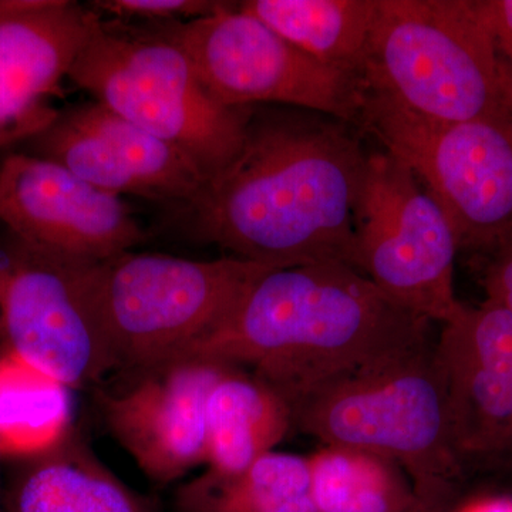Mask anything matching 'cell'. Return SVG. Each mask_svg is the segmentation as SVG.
Here are the masks:
<instances>
[{
	"mask_svg": "<svg viewBox=\"0 0 512 512\" xmlns=\"http://www.w3.org/2000/svg\"><path fill=\"white\" fill-rule=\"evenodd\" d=\"M362 131L315 111L254 106L235 156L181 208L194 238L276 266H353Z\"/></svg>",
	"mask_w": 512,
	"mask_h": 512,
	"instance_id": "6da1fadb",
	"label": "cell"
},
{
	"mask_svg": "<svg viewBox=\"0 0 512 512\" xmlns=\"http://www.w3.org/2000/svg\"><path fill=\"white\" fill-rule=\"evenodd\" d=\"M431 323L339 262L275 268L184 357L248 370L291 412L340 377L433 345Z\"/></svg>",
	"mask_w": 512,
	"mask_h": 512,
	"instance_id": "7a4b0ae2",
	"label": "cell"
},
{
	"mask_svg": "<svg viewBox=\"0 0 512 512\" xmlns=\"http://www.w3.org/2000/svg\"><path fill=\"white\" fill-rule=\"evenodd\" d=\"M360 87L439 123L510 114L507 64L481 0H376Z\"/></svg>",
	"mask_w": 512,
	"mask_h": 512,
	"instance_id": "3957f363",
	"label": "cell"
},
{
	"mask_svg": "<svg viewBox=\"0 0 512 512\" xmlns=\"http://www.w3.org/2000/svg\"><path fill=\"white\" fill-rule=\"evenodd\" d=\"M67 79L183 150L207 177L235 156L251 117L252 107L212 99L187 53L151 23L101 16Z\"/></svg>",
	"mask_w": 512,
	"mask_h": 512,
	"instance_id": "277c9868",
	"label": "cell"
},
{
	"mask_svg": "<svg viewBox=\"0 0 512 512\" xmlns=\"http://www.w3.org/2000/svg\"><path fill=\"white\" fill-rule=\"evenodd\" d=\"M434 343L326 384L292 410L293 427L325 446L393 461L417 494L451 497L463 466L451 440Z\"/></svg>",
	"mask_w": 512,
	"mask_h": 512,
	"instance_id": "5b68a950",
	"label": "cell"
},
{
	"mask_svg": "<svg viewBox=\"0 0 512 512\" xmlns=\"http://www.w3.org/2000/svg\"><path fill=\"white\" fill-rule=\"evenodd\" d=\"M275 268L285 266L232 255L195 261L134 251L100 262V312L114 372H136L184 357Z\"/></svg>",
	"mask_w": 512,
	"mask_h": 512,
	"instance_id": "8992f818",
	"label": "cell"
},
{
	"mask_svg": "<svg viewBox=\"0 0 512 512\" xmlns=\"http://www.w3.org/2000/svg\"><path fill=\"white\" fill-rule=\"evenodd\" d=\"M357 128L416 175L446 212L460 251L483 254L511 231V113L439 123L362 90Z\"/></svg>",
	"mask_w": 512,
	"mask_h": 512,
	"instance_id": "52a82bcc",
	"label": "cell"
},
{
	"mask_svg": "<svg viewBox=\"0 0 512 512\" xmlns=\"http://www.w3.org/2000/svg\"><path fill=\"white\" fill-rule=\"evenodd\" d=\"M30 245L0 228V352L13 353L72 390L114 372L97 268Z\"/></svg>",
	"mask_w": 512,
	"mask_h": 512,
	"instance_id": "ba28073f",
	"label": "cell"
},
{
	"mask_svg": "<svg viewBox=\"0 0 512 512\" xmlns=\"http://www.w3.org/2000/svg\"><path fill=\"white\" fill-rule=\"evenodd\" d=\"M460 247L446 212L384 150L367 154L353 212V266L383 293L441 325L464 303L454 289Z\"/></svg>",
	"mask_w": 512,
	"mask_h": 512,
	"instance_id": "9c48e42d",
	"label": "cell"
},
{
	"mask_svg": "<svg viewBox=\"0 0 512 512\" xmlns=\"http://www.w3.org/2000/svg\"><path fill=\"white\" fill-rule=\"evenodd\" d=\"M190 57L212 99L225 107L284 106L359 121V80L323 66L231 2L190 22L151 23Z\"/></svg>",
	"mask_w": 512,
	"mask_h": 512,
	"instance_id": "30bf717a",
	"label": "cell"
},
{
	"mask_svg": "<svg viewBox=\"0 0 512 512\" xmlns=\"http://www.w3.org/2000/svg\"><path fill=\"white\" fill-rule=\"evenodd\" d=\"M0 228L30 245L82 262H103L146 239L121 195L53 163L10 151L0 160Z\"/></svg>",
	"mask_w": 512,
	"mask_h": 512,
	"instance_id": "8fae6325",
	"label": "cell"
},
{
	"mask_svg": "<svg viewBox=\"0 0 512 512\" xmlns=\"http://www.w3.org/2000/svg\"><path fill=\"white\" fill-rule=\"evenodd\" d=\"M18 151L63 165L113 194L187 207L207 174L180 148L148 133L99 101L57 111Z\"/></svg>",
	"mask_w": 512,
	"mask_h": 512,
	"instance_id": "7c38bea8",
	"label": "cell"
},
{
	"mask_svg": "<svg viewBox=\"0 0 512 512\" xmlns=\"http://www.w3.org/2000/svg\"><path fill=\"white\" fill-rule=\"evenodd\" d=\"M227 367L180 357L128 372L123 389L97 390L107 429L154 483H174L207 464L205 406Z\"/></svg>",
	"mask_w": 512,
	"mask_h": 512,
	"instance_id": "4fadbf2b",
	"label": "cell"
},
{
	"mask_svg": "<svg viewBox=\"0 0 512 512\" xmlns=\"http://www.w3.org/2000/svg\"><path fill=\"white\" fill-rule=\"evenodd\" d=\"M434 359L461 466L512 461V313L485 299L444 323Z\"/></svg>",
	"mask_w": 512,
	"mask_h": 512,
	"instance_id": "5bb4252c",
	"label": "cell"
},
{
	"mask_svg": "<svg viewBox=\"0 0 512 512\" xmlns=\"http://www.w3.org/2000/svg\"><path fill=\"white\" fill-rule=\"evenodd\" d=\"M101 16L73 0H0V147L55 119L59 96Z\"/></svg>",
	"mask_w": 512,
	"mask_h": 512,
	"instance_id": "9a60e30c",
	"label": "cell"
},
{
	"mask_svg": "<svg viewBox=\"0 0 512 512\" xmlns=\"http://www.w3.org/2000/svg\"><path fill=\"white\" fill-rule=\"evenodd\" d=\"M3 512H160L87 446L76 427L45 453L2 461Z\"/></svg>",
	"mask_w": 512,
	"mask_h": 512,
	"instance_id": "2e32d148",
	"label": "cell"
},
{
	"mask_svg": "<svg viewBox=\"0 0 512 512\" xmlns=\"http://www.w3.org/2000/svg\"><path fill=\"white\" fill-rule=\"evenodd\" d=\"M208 470L237 474L271 453L292 429V412L261 380L228 366L205 406Z\"/></svg>",
	"mask_w": 512,
	"mask_h": 512,
	"instance_id": "e0dca14e",
	"label": "cell"
},
{
	"mask_svg": "<svg viewBox=\"0 0 512 512\" xmlns=\"http://www.w3.org/2000/svg\"><path fill=\"white\" fill-rule=\"evenodd\" d=\"M239 8L306 56L360 82L376 0H247Z\"/></svg>",
	"mask_w": 512,
	"mask_h": 512,
	"instance_id": "ac0fdd59",
	"label": "cell"
},
{
	"mask_svg": "<svg viewBox=\"0 0 512 512\" xmlns=\"http://www.w3.org/2000/svg\"><path fill=\"white\" fill-rule=\"evenodd\" d=\"M180 512H318L308 458L266 453L237 474L207 470L181 485Z\"/></svg>",
	"mask_w": 512,
	"mask_h": 512,
	"instance_id": "d6986e66",
	"label": "cell"
},
{
	"mask_svg": "<svg viewBox=\"0 0 512 512\" xmlns=\"http://www.w3.org/2000/svg\"><path fill=\"white\" fill-rule=\"evenodd\" d=\"M72 392L22 357L0 352V463L62 443L74 429Z\"/></svg>",
	"mask_w": 512,
	"mask_h": 512,
	"instance_id": "ffe728a7",
	"label": "cell"
},
{
	"mask_svg": "<svg viewBox=\"0 0 512 512\" xmlns=\"http://www.w3.org/2000/svg\"><path fill=\"white\" fill-rule=\"evenodd\" d=\"M308 461L318 512H406L419 498L403 468L377 454L325 446Z\"/></svg>",
	"mask_w": 512,
	"mask_h": 512,
	"instance_id": "44dd1931",
	"label": "cell"
},
{
	"mask_svg": "<svg viewBox=\"0 0 512 512\" xmlns=\"http://www.w3.org/2000/svg\"><path fill=\"white\" fill-rule=\"evenodd\" d=\"M231 2L218 0H96L90 2L100 16L128 23L190 22L214 15Z\"/></svg>",
	"mask_w": 512,
	"mask_h": 512,
	"instance_id": "7402d4cb",
	"label": "cell"
},
{
	"mask_svg": "<svg viewBox=\"0 0 512 512\" xmlns=\"http://www.w3.org/2000/svg\"><path fill=\"white\" fill-rule=\"evenodd\" d=\"M477 256L481 259V285L488 301L512 313V229Z\"/></svg>",
	"mask_w": 512,
	"mask_h": 512,
	"instance_id": "603a6c76",
	"label": "cell"
},
{
	"mask_svg": "<svg viewBox=\"0 0 512 512\" xmlns=\"http://www.w3.org/2000/svg\"><path fill=\"white\" fill-rule=\"evenodd\" d=\"M500 55L512 70V0H481Z\"/></svg>",
	"mask_w": 512,
	"mask_h": 512,
	"instance_id": "cb8c5ba5",
	"label": "cell"
},
{
	"mask_svg": "<svg viewBox=\"0 0 512 512\" xmlns=\"http://www.w3.org/2000/svg\"><path fill=\"white\" fill-rule=\"evenodd\" d=\"M458 512H512V498H478V500L464 505Z\"/></svg>",
	"mask_w": 512,
	"mask_h": 512,
	"instance_id": "d4e9b609",
	"label": "cell"
},
{
	"mask_svg": "<svg viewBox=\"0 0 512 512\" xmlns=\"http://www.w3.org/2000/svg\"><path fill=\"white\" fill-rule=\"evenodd\" d=\"M419 495L416 504L406 512H448L451 497L447 495Z\"/></svg>",
	"mask_w": 512,
	"mask_h": 512,
	"instance_id": "484cf974",
	"label": "cell"
},
{
	"mask_svg": "<svg viewBox=\"0 0 512 512\" xmlns=\"http://www.w3.org/2000/svg\"><path fill=\"white\" fill-rule=\"evenodd\" d=\"M507 64V63H505ZM508 69V79H510V113L512 116V70L507 66Z\"/></svg>",
	"mask_w": 512,
	"mask_h": 512,
	"instance_id": "4316f807",
	"label": "cell"
},
{
	"mask_svg": "<svg viewBox=\"0 0 512 512\" xmlns=\"http://www.w3.org/2000/svg\"><path fill=\"white\" fill-rule=\"evenodd\" d=\"M0 512H3V507H2V463H0Z\"/></svg>",
	"mask_w": 512,
	"mask_h": 512,
	"instance_id": "83f0119b",
	"label": "cell"
}]
</instances>
